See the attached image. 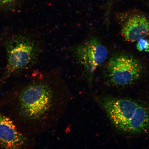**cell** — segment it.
Instances as JSON below:
<instances>
[{
  "mask_svg": "<svg viewBox=\"0 0 149 149\" xmlns=\"http://www.w3.org/2000/svg\"><path fill=\"white\" fill-rule=\"evenodd\" d=\"M0 102L8 109L9 117L24 134L36 133L55 105V94L51 84L33 79L10 91Z\"/></svg>",
  "mask_w": 149,
  "mask_h": 149,
  "instance_id": "obj_1",
  "label": "cell"
},
{
  "mask_svg": "<svg viewBox=\"0 0 149 149\" xmlns=\"http://www.w3.org/2000/svg\"><path fill=\"white\" fill-rule=\"evenodd\" d=\"M100 107L116 128L122 133H149V109L129 99L103 96L97 99Z\"/></svg>",
  "mask_w": 149,
  "mask_h": 149,
  "instance_id": "obj_2",
  "label": "cell"
},
{
  "mask_svg": "<svg viewBox=\"0 0 149 149\" xmlns=\"http://www.w3.org/2000/svg\"><path fill=\"white\" fill-rule=\"evenodd\" d=\"M5 45L7 63L2 81L31 68L36 64L42 51L38 40L24 34L12 35L7 39Z\"/></svg>",
  "mask_w": 149,
  "mask_h": 149,
  "instance_id": "obj_3",
  "label": "cell"
},
{
  "mask_svg": "<svg viewBox=\"0 0 149 149\" xmlns=\"http://www.w3.org/2000/svg\"><path fill=\"white\" fill-rule=\"evenodd\" d=\"M68 51L74 64L90 82L97 68L107 60L109 53L101 39L96 36H89Z\"/></svg>",
  "mask_w": 149,
  "mask_h": 149,
  "instance_id": "obj_4",
  "label": "cell"
},
{
  "mask_svg": "<svg viewBox=\"0 0 149 149\" xmlns=\"http://www.w3.org/2000/svg\"><path fill=\"white\" fill-rule=\"evenodd\" d=\"M104 69L108 81L118 87L133 84L141 79L144 72V67L139 59L124 53L111 56L106 63Z\"/></svg>",
  "mask_w": 149,
  "mask_h": 149,
  "instance_id": "obj_5",
  "label": "cell"
},
{
  "mask_svg": "<svg viewBox=\"0 0 149 149\" xmlns=\"http://www.w3.org/2000/svg\"><path fill=\"white\" fill-rule=\"evenodd\" d=\"M121 33L124 40L130 42L145 38L149 33V20L142 13L130 11L120 14Z\"/></svg>",
  "mask_w": 149,
  "mask_h": 149,
  "instance_id": "obj_6",
  "label": "cell"
},
{
  "mask_svg": "<svg viewBox=\"0 0 149 149\" xmlns=\"http://www.w3.org/2000/svg\"><path fill=\"white\" fill-rule=\"evenodd\" d=\"M29 140L10 117L0 111V147L20 149L28 146Z\"/></svg>",
  "mask_w": 149,
  "mask_h": 149,
  "instance_id": "obj_7",
  "label": "cell"
},
{
  "mask_svg": "<svg viewBox=\"0 0 149 149\" xmlns=\"http://www.w3.org/2000/svg\"><path fill=\"white\" fill-rule=\"evenodd\" d=\"M136 46L139 52H149V41L145 38L140 39L138 41Z\"/></svg>",
  "mask_w": 149,
  "mask_h": 149,
  "instance_id": "obj_8",
  "label": "cell"
},
{
  "mask_svg": "<svg viewBox=\"0 0 149 149\" xmlns=\"http://www.w3.org/2000/svg\"><path fill=\"white\" fill-rule=\"evenodd\" d=\"M114 0H109L107 3V9L105 13V20L106 24L107 29H109L110 21V16L111 13L112 7Z\"/></svg>",
  "mask_w": 149,
  "mask_h": 149,
  "instance_id": "obj_9",
  "label": "cell"
},
{
  "mask_svg": "<svg viewBox=\"0 0 149 149\" xmlns=\"http://www.w3.org/2000/svg\"><path fill=\"white\" fill-rule=\"evenodd\" d=\"M16 0H0V7H8L14 3Z\"/></svg>",
  "mask_w": 149,
  "mask_h": 149,
  "instance_id": "obj_10",
  "label": "cell"
}]
</instances>
